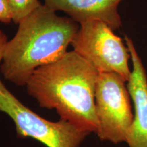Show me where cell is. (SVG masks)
<instances>
[{"label":"cell","instance_id":"6","mask_svg":"<svg viewBox=\"0 0 147 147\" xmlns=\"http://www.w3.org/2000/svg\"><path fill=\"white\" fill-rule=\"evenodd\" d=\"M125 42L132 63L127 87L135 110L126 142L129 147H147V75L133 40L125 36Z\"/></svg>","mask_w":147,"mask_h":147},{"label":"cell","instance_id":"3","mask_svg":"<svg viewBox=\"0 0 147 147\" xmlns=\"http://www.w3.org/2000/svg\"><path fill=\"white\" fill-rule=\"evenodd\" d=\"M0 112L15 125L19 138H32L47 147H80L90 132L60 119L53 122L25 106L7 89L0 78Z\"/></svg>","mask_w":147,"mask_h":147},{"label":"cell","instance_id":"10","mask_svg":"<svg viewBox=\"0 0 147 147\" xmlns=\"http://www.w3.org/2000/svg\"><path fill=\"white\" fill-rule=\"evenodd\" d=\"M8 41V40L7 36H5L4 33L0 29V65H1V61H2L5 47V46H6V44Z\"/></svg>","mask_w":147,"mask_h":147},{"label":"cell","instance_id":"4","mask_svg":"<svg viewBox=\"0 0 147 147\" xmlns=\"http://www.w3.org/2000/svg\"><path fill=\"white\" fill-rule=\"evenodd\" d=\"M71 45L99 73H115L127 82L131 71L128 48L104 22L93 20L80 24Z\"/></svg>","mask_w":147,"mask_h":147},{"label":"cell","instance_id":"5","mask_svg":"<svg viewBox=\"0 0 147 147\" xmlns=\"http://www.w3.org/2000/svg\"><path fill=\"white\" fill-rule=\"evenodd\" d=\"M125 82L115 73H99L95 93V134L101 140L126 142L134 114Z\"/></svg>","mask_w":147,"mask_h":147},{"label":"cell","instance_id":"9","mask_svg":"<svg viewBox=\"0 0 147 147\" xmlns=\"http://www.w3.org/2000/svg\"><path fill=\"white\" fill-rule=\"evenodd\" d=\"M12 21V14L8 0H0V22L10 23Z\"/></svg>","mask_w":147,"mask_h":147},{"label":"cell","instance_id":"8","mask_svg":"<svg viewBox=\"0 0 147 147\" xmlns=\"http://www.w3.org/2000/svg\"><path fill=\"white\" fill-rule=\"evenodd\" d=\"M12 14V21L18 24L25 16L42 5L38 0H8Z\"/></svg>","mask_w":147,"mask_h":147},{"label":"cell","instance_id":"1","mask_svg":"<svg viewBox=\"0 0 147 147\" xmlns=\"http://www.w3.org/2000/svg\"><path fill=\"white\" fill-rule=\"evenodd\" d=\"M99 72L74 51L35 70L25 84L40 107L91 133L97 130L95 93Z\"/></svg>","mask_w":147,"mask_h":147},{"label":"cell","instance_id":"2","mask_svg":"<svg viewBox=\"0 0 147 147\" xmlns=\"http://www.w3.org/2000/svg\"><path fill=\"white\" fill-rule=\"evenodd\" d=\"M79 27L71 18L42 4L18 23L16 34L7 42L0 65L3 78L25 86L36 69L67 52Z\"/></svg>","mask_w":147,"mask_h":147},{"label":"cell","instance_id":"7","mask_svg":"<svg viewBox=\"0 0 147 147\" xmlns=\"http://www.w3.org/2000/svg\"><path fill=\"white\" fill-rule=\"evenodd\" d=\"M123 0H45L51 10L62 11L79 25L100 20L114 31L120 28L122 21L119 5Z\"/></svg>","mask_w":147,"mask_h":147}]
</instances>
